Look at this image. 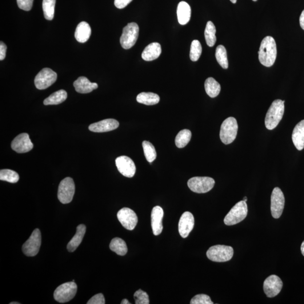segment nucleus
Masks as SVG:
<instances>
[{
    "label": "nucleus",
    "mask_w": 304,
    "mask_h": 304,
    "mask_svg": "<svg viewBox=\"0 0 304 304\" xmlns=\"http://www.w3.org/2000/svg\"><path fill=\"white\" fill-rule=\"evenodd\" d=\"M161 53V45L158 42H153L145 48L143 51L142 57L145 61H152L158 58Z\"/></svg>",
    "instance_id": "412c9836"
},
{
    "label": "nucleus",
    "mask_w": 304,
    "mask_h": 304,
    "mask_svg": "<svg viewBox=\"0 0 304 304\" xmlns=\"http://www.w3.org/2000/svg\"><path fill=\"white\" fill-rule=\"evenodd\" d=\"M11 149L18 153H25L29 152L34 148L33 143L27 133L19 134L15 138L11 143Z\"/></svg>",
    "instance_id": "dca6fc26"
},
{
    "label": "nucleus",
    "mask_w": 304,
    "mask_h": 304,
    "mask_svg": "<svg viewBox=\"0 0 304 304\" xmlns=\"http://www.w3.org/2000/svg\"><path fill=\"white\" fill-rule=\"evenodd\" d=\"M191 137V131L184 129L180 131L175 138V145L179 149L185 147L190 141Z\"/></svg>",
    "instance_id": "7c9ffc66"
},
{
    "label": "nucleus",
    "mask_w": 304,
    "mask_h": 304,
    "mask_svg": "<svg viewBox=\"0 0 304 304\" xmlns=\"http://www.w3.org/2000/svg\"><path fill=\"white\" fill-rule=\"evenodd\" d=\"M191 304H213L209 297L205 294H199L195 295L191 299Z\"/></svg>",
    "instance_id": "4c0bfd02"
},
{
    "label": "nucleus",
    "mask_w": 304,
    "mask_h": 304,
    "mask_svg": "<svg viewBox=\"0 0 304 304\" xmlns=\"http://www.w3.org/2000/svg\"><path fill=\"white\" fill-rule=\"evenodd\" d=\"M248 208L246 202L240 201L232 207L224 220V222L227 226L237 225L246 218Z\"/></svg>",
    "instance_id": "39448f33"
},
{
    "label": "nucleus",
    "mask_w": 304,
    "mask_h": 304,
    "mask_svg": "<svg viewBox=\"0 0 304 304\" xmlns=\"http://www.w3.org/2000/svg\"><path fill=\"white\" fill-rule=\"evenodd\" d=\"M243 201H245V202H247V198L246 197H244V198H243Z\"/></svg>",
    "instance_id": "09e8293b"
},
{
    "label": "nucleus",
    "mask_w": 304,
    "mask_h": 304,
    "mask_svg": "<svg viewBox=\"0 0 304 304\" xmlns=\"http://www.w3.org/2000/svg\"><path fill=\"white\" fill-rule=\"evenodd\" d=\"M194 226V218L190 212L186 211L182 215L179 223V232L183 238H186L193 230Z\"/></svg>",
    "instance_id": "f3484780"
},
{
    "label": "nucleus",
    "mask_w": 304,
    "mask_h": 304,
    "mask_svg": "<svg viewBox=\"0 0 304 304\" xmlns=\"http://www.w3.org/2000/svg\"><path fill=\"white\" fill-rule=\"evenodd\" d=\"M216 32L217 30L214 23L211 21L208 22L205 31V37L207 45L209 47L214 46L217 41Z\"/></svg>",
    "instance_id": "c756f323"
},
{
    "label": "nucleus",
    "mask_w": 304,
    "mask_h": 304,
    "mask_svg": "<svg viewBox=\"0 0 304 304\" xmlns=\"http://www.w3.org/2000/svg\"><path fill=\"white\" fill-rule=\"evenodd\" d=\"M57 79V74L53 70L47 69H42L36 76L35 84L38 89L44 90L50 87Z\"/></svg>",
    "instance_id": "9b49d317"
},
{
    "label": "nucleus",
    "mask_w": 304,
    "mask_h": 304,
    "mask_svg": "<svg viewBox=\"0 0 304 304\" xmlns=\"http://www.w3.org/2000/svg\"><path fill=\"white\" fill-rule=\"evenodd\" d=\"M285 101L281 99L275 100L272 103L265 118V125L268 130H273L282 119L285 112Z\"/></svg>",
    "instance_id": "f03ea898"
},
{
    "label": "nucleus",
    "mask_w": 304,
    "mask_h": 304,
    "mask_svg": "<svg viewBox=\"0 0 304 304\" xmlns=\"http://www.w3.org/2000/svg\"><path fill=\"white\" fill-rule=\"evenodd\" d=\"M121 304H130L131 303L129 302V301H127V299H125L122 300V301L121 303Z\"/></svg>",
    "instance_id": "c03bdc74"
},
{
    "label": "nucleus",
    "mask_w": 304,
    "mask_h": 304,
    "mask_svg": "<svg viewBox=\"0 0 304 304\" xmlns=\"http://www.w3.org/2000/svg\"><path fill=\"white\" fill-rule=\"evenodd\" d=\"M75 193V185L74 180L68 177L64 179L58 188V197L61 203L67 204L73 201Z\"/></svg>",
    "instance_id": "1a4fd4ad"
},
{
    "label": "nucleus",
    "mask_w": 304,
    "mask_h": 304,
    "mask_svg": "<svg viewBox=\"0 0 304 304\" xmlns=\"http://www.w3.org/2000/svg\"><path fill=\"white\" fill-rule=\"evenodd\" d=\"M7 46L5 43L1 42L0 43V60L2 61L6 57Z\"/></svg>",
    "instance_id": "79ce46f5"
},
{
    "label": "nucleus",
    "mask_w": 304,
    "mask_h": 304,
    "mask_svg": "<svg viewBox=\"0 0 304 304\" xmlns=\"http://www.w3.org/2000/svg\"><path fill=\"white\" fill-rule=\"evenodd\" d=\"M105 298L102 294L95 295L87 303V304H105Z\"/></svg>",
    "instance_id": "ea45409f"
},
{
    "label": "nucleus",
    "mask_w": 304,
    "mask_h": 304,
    "mask_svg": "<svg viewBox=\"0 0 304 304\" xmlns=\"http://www.w3.org/2000/svg\"><path fill=\"white\" fill-rule=\"evenodd\" d=\"M159 100L158 95L153 93H145V92L140 93L137 97V101L138 103L147 106L157 105Z\"/></svg>",
    "instance_id": "cd10ccee"
},
{
    "label": "nucleus",
    "mask_w": 304,
    "mask_h": 304,
    "mask_svg": "<svg viewBox=\"0 0 304 304\" xmlns=\"http://www.w3.org/2000/svg\"><path fill=\"white\" fill-rule=\"evenodd\" d=\"M215 57L217 62L223 69H227L229 65H228L227 50L225 46L219 45L217 47Z\"/></svg>",
    "instance_id": "473e14b6"
},
{
    "label": "nucleus",
    "mask_w": 304,
    "mask_h": 304,
    "mask_svg": "<svg viewBox=\"0 0 304 304\" xmlns=\"http://www.w3.org/2000/svg\"><path fill=\"white\" fill-rule=\"evenodd\" d=\"M292 139L298 150L302 151L304 149V119L295 127Z\"/></svg>",
    "instance_id": "4be33fe9"
},
{
    "label": "nucleus",
    "mask_w": 304,
    "mask_h": 304,
    "mask_svg": "<svg viewBox=\"0 0 304 304\" xmlns=\"http://www.w3.org/2000/svg\"><path fill=\"white\" fill-rule=\"evenodd\" d=\"M56 0H43L42 9L44 17L48 21H51L54 17Z\"/></svg>",
    "instance_id": "2f4dec72"
},
{
    "label": "nucleus",
    "mask_w": 304,
    "mask_h": 304,
    "mask_svg": "<svg viewBox=\"0 0 304 304\" xmlns=\"http://www.w3.org/2000/svg\"><path fill=\"white\" fill-rule=\"evenodd\" d=\"M177 15L179 23L181 25H187L191 17V8L189 4L185 1L180 2L177 8Z\"/></svg>",
    "instance_id": "393cba45"
},
{
    "label": "nucleus",
    "mask_w": 304,
    "mask_h": 304,
    "mask_svg": "<svg viewBox=\"0 0 304 304\" xmlns=\"http://www.w3.org/2000/svg\"><path fill=\"white\" fill-rule=\"evenodd\" d=\"M238 129L237 120L230 117L223 121L220 131V138L225 145H230L237 137Z\"/></svg>",
    "instance_id": "7ed1b4c3"
},
{
    "label": "nucleus",
    "mask_w": 304,
    "mask_h": 304,
    "mask_svg": "<svg viewBox=\"0 0 304 304\" xmlns=\"http://www.w3.org/2000/svg\"><path fill=\"white\" fill-rule=\"evenodd\" d=\"M41 245V232L38 229H36L32 233L29 239L24 243L22 246L24 254L27 257H35L38 253Z\"/></svg>",
    "instance_id": "9d476101"
},
{
    "label": "nucleus",
    "mask_w": 304,
    "mask_h": 304,
    "mask_svg": "<svg viewBox=\"0 0 304 304\" xmlns=\"http://www.w3.org/2000/svg\"><path fill=\"white\" fill-rule=\"evenodd\" d=\"M19 179V176L15 171L4 169L0 171V180L10 183H17Z\"/></svg>",
    "instance_id": "f704fd0d"
},
{
    "label": "nucleus",
    "mask_w": 304,
    "mask_h": 304,
    "mask_svg": "<svg viewBox=\"0 0 304 304\" xmlns=\"http://www.w3.org/2000/svg\"><path fill=\"white\" fill-rule=\"evenodd\" d=\"M205 89L206 93L211 98H215L220 94L221 91V86L213 77L206 79L205 82Z\"/></svg>",
    "instance_id": "a878e982"
},
{
    "label": "nucleus",
    "mask_w": 304,
    "mask_h": 304,
    "mask_svg": "<svg viewBox=\"0 0 304 304\" xmlns=\"http://www.w3.org/2000/svg\"><path fill=\"white\" fill-rule=\"evenodd\" d=\"M253 1H258V0H253Z\"/></svg>",
    "instance_id": "8fccbe9b"
},
{
    "label": "nucleus",
    "mask_w": 304,
    "mask_h": 304,
    "mask_svg": "<svg viewBox=\"0 0 304 304\" xmlns=\"http://www.w3.org/2000/svg\"><path fill=\"white\" fill-rule=\"evenodd\" d=\"M300 25L302 29L304 30V10L302 11L301 17H300Z\"/></svg>",
    "instance_id": "37998d69"
},
{
    "label": "nucleus",
    "mask_w": 304,
    "mask_h": 304,
    "mask_svg": "<svg viewBox=\"0 0 304 304\" xmlns=\"http://www.w3.org/2000/svg\"><path fill=\"white\" fill-rule=\"evenodd\" d=\"M91 34V27L86 22H82L78 24L76 28L75 37L79 42H86L89 40Z\"/></svg>",
    "instance_id": "5701e85b"
},
{
    "label": "nucleus",
    "mask_w": 304,
    "mask_h": 304,
    "mask_svg": "<svg viewBox=\"0 0 304 304\" xmlns=\"http://www.w3.org/2000/svg\"><path fill=\"white\" fill-rule=\"evenodd\" d=\"M163 214V210L160 206H155L152 211L151 225L155 235H158L162 233Z\"/></svg>",
    "instance_id": "6ab92c4d"
},
{
    "label": "nucleus",
    "mask_w": 304,
    "mask_h": 304,
    "mask_svg": "<svg viewBox=\"0 0 304 304\" xmlns=\"http://www.w3.org/2000/svg\"><path fill=\"white\" fill-rule=\"evenodd\" d=\"M301 251H302V253L304 257V241H303V242L302 244Z\"/></svg>",
    "instance_id": "a18cd8bd"
},
{
    "label": "nucleus",
    "mask_w": 304,
    "mask_h": 304,
    "mask_svg": "<svg viewBox=\"0 0 304 304\" xmlns=\"http://www.w3.org/2000/svg\"><path fill=\"white\" fill-rule=\"evenodd\" d=\"M142 146L147 161L150 163L153 162L157 157V153L153 145L149 141H144Z\"/></svg>",
    "instance_id": "72a5a7b5"
},
{
    "label": "nucleus",
    "mask_w": 304,
    "mask_h": 304,
    "mask_svg": "<svg viewBox=\"0 0 304 304\" xmlns=\"http://www.w3.org/2000/svg\"><path fill=\"white\" fill-rule=\"evenodd\" d=\"M233 248L225 245L212 246L206 253L207 257L210 261L218 263L229 261L233 257Z\"/></svg>",
    "instance_id": "20e7f679"
},
{
    "label": "nucleus",
    "mask_w": 304,
    "mask_h": 304,
    "mask_svg": "<svg viewBox=\"0 0 304 304\" xmlns=\"http://www.w3.org/2000/svg\"><path fill=\"white\" fill-rule=\"evenodd\" d=\"M67 98L65 90H60L52 94L43 101L44 105H58L65 102Z\"/></svg>",
    "instance_id": "bb28decb"
},
{
    "label": "nucleus",
    "mask_w": 304,
    "mask_h": 304,
    "mask_svg": "<svg viewBox=\"0 0 304 304\" xmlns=\"http://www.w3.org/2000/svg\"><path fill=\"white\" fill-rule=\"evenodd\" d=\"M260 62L266 67H270L275 63L277 58V45L274 39L266 37L263 39L259 51Z\"/></svg>",
    "instance_id": "f257e3e1"
},
{
    "label": "nucleus",
    "mask_w": 304,
    "mask_h": 304,
    "mask_svg": "<svg viewBox=\"0 0 304 304\" xmlns=\"http://www.w3.org/2000/svg\"><path fill=\"white\" fill-rule=\"evenodd\" d=\"M34 0H17V4L20 9L30 11L33 6Z\"/></svg>",
    "instance_id": "58836bf2"
},
{
    "label": "nucleus",
    "mask_w": 304,
    "mask_h": 304,
    "mask_svg": "<svg viewBox=\"0 0 304 304\" xmlns=\"http://www.w3.org/2000/svg\"><path fill=\"white\" fill-rule=\"evenodd\" d=\"M215 182L210 177H193L188 182V186L195 193H205L213 189Z\"/></svg>",
    "instance_id": "6e6552de"
},
{
    "label": "nucleus",
    "mask_w": 304,
    "mask_h": 304,
    "mask_svg": "<svg viewBox=\"0 0 304 304\" xmlns=\"http://www.w3.org/2000/svg\"><path fill=\"white\" fill-rule=\"evenodd\" d=\"M139 28L137 23L132 22L123 28L120 43L124 49H129L135 45L139 37Z\"/></svg>",
    "instance_id": "423d86ee"
},
{
    "label": "nucleus",
    "mask_w": 304,
    "mask_h": 304,
    "mask_svg": "<svg viewBox=\"0 0 304 304\" xmlns=\"http://www.w3.org/2000/svg\"><path fill=\"white\" fill-rule=\"evenodd\" d=\"M283 282L277 275H271L264 282V291L268 298H274L281 292Z\"/></svg>",
    "instance_id": "4468645a"
},
{
    "label": "nucleus",
    "mask_w": 304,
    "mask_h": 304,
    "mask_svg": "<svg viewBox=\"0 0 304 304\" xmlns=\"http://www.w3.org/2000/svg\"><path fill=\"white\" fill-rule=\"evenodd\" d=\"M110 248L112 251L120 256L125 255L127 253L126 243L121 238H114L112 240Z\"/></svg>",
    "instance_id": "c85d7f7f"
},
{
    "label": "nucleus",
    "mask_w": 304,
    "mask_h": 304,
    "mask_svg": "<svg viewBox=\"0 0 304 304\" xmlns=\"http://www.w3.org/2000/svg\"><path fill=\"white\" fill-rule=\"evenodd\" d=\"M86 227L85 225H80L77 227L76 234L67 245V250L70 253L74 252L82 241L86 233Z\"/></svg>",
    "instance_id": "b1692460"
},
{
    "label": "nucleus",
    "mask_w": 304,
    "mask_h": 304,
    "mask_svg": "<svg viewBox=\"0 0 304 304\" xmlns=\"http://www.w3.org/2000/svg\"><path fill=\"white\" fill-rule=\"evenodd\" d=\"M115 165L119 173L124 177L133 178L135 174L136 166L133 160L125 155L120 156L115 159Z\"/></svg>",
    "instance_id": "2eb2a0df"
},
{
    "label": "nucleus",
    "mask_w": 304,
    "mask_h": 304,
    "mask_svg": "<svg viewBox=\"0 0 304 304\" xmlns=\"http://www.w3.org/2000/svg\"><path fill=\"white\" fill-rule=\"evenodd\" d=\"M77 291V286L75 282L63 283L55 290L54 298L56 301L60 303H67L74 299Z\"/></svg>",
    "instance_id": "0eeeda50"
},
{
    "label": "nucleus",
    "mask_w": 304,
    "mask_h": 304,
    "mask_svg": "<svg viewBox=\"0 0 304 304\" xmlns=\"http://www.w3.org/2000/svg\"><path fill=\"white\" fill-rule=\"evenodd\" d=\"M230 1L233 3H235L237 2V0H230Z\"/></svg>",
    "instance_id": "49530a36"
},
{
    "label": "nucleus",
    "mask_w": 304,
    "mask_h": 304,
    "mask_svg": "<svg viewBox=\"0 0 304 304\" xmlns=\"http://www.w3.org/2000/svg\"><path fill=\"white\" fill-rule=\"evenodd\" d=\"M134 297L136 304H149L150 300L149 295L142 290L136 291Z\"/></svg>",
    "instance_id": "e433bc0d"
},
{
    "label": "nucleus",
    "mask_w": 304,
    "mask_h": 304,
    "mask_svg": "<svg viewBox=\"0 0 304 304\" xmlns=\"http://www.w3.org/2000/svg\"><path fill=\"white\" fill-rule=\"evenodd\" d=\"M10 304H20V303L17 302H11Z\"/></svg>",
    "instance_id": "de8ad7c7"
},
{
    "label": "nucleus",
    "mask_w": 304,
    "mask_h": 304,
    "mask_svg": "<svg viewBox=\"0 0 304 304\" xmlns=\"http://www.w3.org/2000/svg\"><path fill=\"white\" fill-rule=\"evenodd\" d=\"M74 86L76 91L81 94L90 93L98 87L97 83L91 82L85 77H79L74 82Z\"/></svg>",
    "instance_id": "aec40b11"
},
{
    "label": "nucleus",
    "mask_w": 304,
    "mask_h": 304,
    "mask_svg": "<svg viewBox=\"0 0 304 304\" xmlns=\"http://www.w3.org/2000/svg\"><path fill=\"white\" fill-rule=\"evenodd\" d=\"M285 196L281 189L275 188L271 195V213L272 217L279 219L282 214L285 207Z\"/></svg>",
    "instance_id": "f8f14e48"
},
{
    "label": "nucleus",
    "mask_w": 304,
    "mask_h": 304,
    "mask_svg": "<svg viewBox=\"0 0 304 304\" xmlns=\"http://www.w3.org/2000/svg\"><path fill=\"white\" fill-rule=\"evenodd\" d=\"M202 48L198 40L195 39L192 41L190 46V59L191 61L197 62L201 57Z\"/></svg>",
    "instance_id": "c9c22d12"
},
{
    "label": "nucleus",
    "mask_w": 304,
    "mask_h": 304,
    "mask_svg": "<svg viewBox=\"0 0 304 304\" xmlns=\"http://www.w3.org/2000/svg\"><path fill=\"white\" fill-rule=\"evenodd\" d=\"M117 218L122 226L129 230H134L138 222L137 214L127 207H124L118 212Z\"/></svg>",
    "instance_id": "ddd939ff"
},
{
    "label": "nucleus",
    "mask_w": 304,
    "mask_h": 304,
    "mask_svg": "<svg viewBox=\"0 0 304 304\" xmlns=\"http://www.w3.org/2000/svg\"><path fill=\"white\" fill-rule=\"evenodd\" d=\"M119 126V122L114 119H106L102 121L91 124L89 127L91 131L95 133H105L113 131Z\"/></svg>",
    "instance_id": "a211bd4d"
},
{
    "label": "nucleus",
    "mask_w": 304,
    "mask_h": 304,
    "mask_svg": "<svg viewBox=\"0 0 304 304\" xmlns=\"http://www.w3.org/2000/svg\"><path fill=\"white\" fill-rule=\"evenodd\" d=\"M133 0H114V5L118 9H122L126 7Z\"/></svg>",
    "instance_id": "a19ab883"
}]
</instances>
